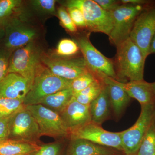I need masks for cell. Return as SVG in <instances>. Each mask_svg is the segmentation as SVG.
I'll use <instances>...</instances> for the list:
<instances>
[{
	"label": "cell",
	"instance_id": "cell-35",
	"mask_svg": "<svg viewBox=\"0 0 155 155\" xmlns=\"http://www.w3.org/2000/svg\"><path fill=\"white\" fill-rule=\"evenodd\" d=\"M150 1L148 0H122L121 1L122 4H131L133 5H146Z\"/></svg>",
	"mask_w": 155,
	"mask_h": 155
},
{
	"label": "cell",
	"instance_id": "cell-40",
	"mask_svg": "<svg viewBox=\"0 0 155 155\" xmlns=\"http://www.w3.org/2000/svg\"><path fill=\"white\" fill-rule=\"evenodd\" d=\"M0 1H1V0H0Z\"/></svg>",
	"mask_w": 155,
	"mask_h": 155
},
{
	"label": "cell",
	"instance_id": "cell-27",
	"mask_svg": "<svg viewBox=\"0 0 155 155\" xmlns=\"http://www.w3.org/2000/svg\"><path fill=\"white\" fill-rule=\"evenodd\" d=\"M61 25L70 33H77L78 28L69 16L67 9L64 6L59 7L57 11Z\"/></svg>",
	"mask_w": 155,
	"mask_h": 155
},
{
	"label": "cell",
	"instance_id": "cell-16",
	"mask_svg": "<svg viewBox=\"0 0 155 155\" xmlns=\"http://www.w3.org/2000/svg\"><path fill=\"white\" fill-rule=\"evenodd\" d=\"M107 88L111 107L117 116L123 113L131 98L126 91L117 84L116 80L102 73L97 74Z\"/></svg>",
	"mask_w": 155,
	"mask_h": 155
},
{
	"label": "cell",
	"instance_id": "cell-4",
	"mask_svg": "<svg viewBox=\"0 0 155 155\" xmlns=\"http://www.w3.org/2000/svg\"><path fill=\"white\" fill-rule=\"evenodd\" d=\"M42 52L35 42L13 51L8 73L19 74L33 83L38 66L41 63Z\"/></svg>",
	"mask_w": 155,
	"mask_h": 155
},
{
	"label": "cell",
	"instance_id": "cell-15",
	"mask_svg": "<svg viewBox=\"0 0 155 155\" xmlns=\"http://www.w3.org/2000/svg\"><path fill=\"white\" fill-rule=\"evenodd\" d=\"M32 84L19 74L8 73L0 83V97L24 101Z\"/></svg>",
	"mask_w": 155,
	"mask_h": 155
},
{
	"label": "cell",
	"instance_id": "cell-19",
	"mask_svg": "<svg viewBox=\"0 0 155 155\" xmlns=\"http://www.w3.org/2000/svg\"><path fill=\"white\" fill-rule=\"evenodd\" d=\"M111 105L107 88L105 84L101 93L90 104L91 122L101 125L110 114Z\"/></svg>",
	"mask_w": 155,
	"mask_h": 155
},
{
	"label": "cell",
	"instance_id": "cell-8",
	"mask_svg": "<svg viewBox=\"0 0 155 155\" xmlns=\"http://www.w3.org/2000/svg\"><path fill=\"white\" fill-rule=\"evenodd\" d=\"M91 32L79 35L75 41L79 47L89 69L95 74L102 73L117 80L113 60L104 55L91 43Z\"/></svg>",
	"mask_w": 155,
	"mask_h": 155
},
{
	"label": "cell",
	"instance_id": "cell-41",
	"mask_svg": "<svg viewBox=\"0 0 155 155\" xmlns=\"http://www.w3.org/2000/svg\"></svg>",
	"mask_w": 155,
	"mask_h": 155
},
{
	"label": "cell",
	"instance_id": "cell-33",
	"mask_svg": "<svg viewBox=\"0 0 155 155\" xmlns=\"http://www.w3.org/2000/svg\"><path fill=\"white\" fill-rule=\"evenodd\" d=\"M103 10L112 12L122 5L121 1L116 0H94Z\"/></svg>",
	"mask_w": 155,
	"mask_h": 155
},
{
	"label": "cell",
	"instance_id": "cell-13",
	"mask_svg": "<svg viewBox=\"0 0 155 155\" xmlns=\"http://www.w3.org/2000/svg\"><path fill=\"white\" fill-rule=\"evenodd\" d=\"M40 136L38 124L25 107L15 114L11 122L9 138L36 142Z\"/></svg>",
	"mask_w": 155,
	"mask_h": 155
},
{
	"label": "cell",
	"instance_id": "cell-10",
	"mask_svg": "<svg viewBox=\"0 0 155 155\" xmlns=\"http://www.w3.org/2000/svg\"><path fill=\"white\" fill-rule=\"evenodd\" d=\"M36 120L40 136L54 138L69 137V133L62 118L58 113L41 104L25 106Z\"/></svg>",
	"mask_w": 155,
	"mask_h": 155
},
{
	"label": "cell",
	"instance_id": "cell-6",
	"mask_svg": "<svg viewBox=\"0 0 155 155\" xmlns=\"http://www.w3.org/2000/svg\"><path fill=\"white\" fill-rule=\"evenodd\" d=\"M145 5L122 4L111 12L113 26L108 36L111 44L116 47L129 38L136 19Z\"/></svg>",
	"mask_w": 155,
	"mask_h": 155
},
{
	"label": "cell",
	"instance_id": "cell-2",
	"mask_svg": "<svg viewBox=\"0 0 155 155\" xmlns=\"http://www.w3.org/2000/svg\"><path fill=\"white\" fill-rule=\"evenodd\" d=\"M72 81L54 75L41 63L37 67L32 87L24 99V105L38 104L45 97L62 90L70 88Z\"/></svg>",
	"mask_w": 155,
	"mask_h": 155
},
{
	"label": "cell",
	"instance_id": "cell-9",
	"mask_svg": "<svg viewBox=\"0 0 155 155\" xmlns=\"http://www.w3.org/2000/svg\"><path fill=\"white\" fill-rule=\"evenodd\" d=\"M41 63L54 75L67 80H73L90 70L83 57L65 58L43 53Z\"/></svg>",
	"mask_w": 155,
	"mask_h": 155
},
{
	"label": "cell",
	"instance_id": "cell-3",
	"mask_svg": "<svg viewBox=\"0 0 155 155\" xmlns=\"http://www.w3.org/2000/svg\"><path fill=\"white\" fill-rule=\"evenodd\" d=\"M66 8H76L82 12L89 32H100L109 36L113 28L112 12L103 10L94 0H69Z\"/></svg>",
	"mask_w": 155,
	"mask_h": 155
},
{
	"label": "cell",
	"instance_id": "cell-30",
	"mask_svg": "<svg viewBox=\"0 0 155 155\" xmlns=\"http://www.w3.org/2000/svg\"><path fill=\"white\" fill-rule=\"evenodd\" d=\"M12 51L0 47V83L8 73L9 62Z\"/></svg>",
	"mask_w": 155,
	"mask_h": 155
},
{
	"label": "cell",
	"instance_id": "cell-17",
	"mask_svg": "<svg viewBox=\"0 0 155 155\" xmlns=\"http://www.w3.org/2000/svg\"><path fill=\"white\" fill-rule=\"evenodd\" d=\"M116 83L126 91L130 98L135 99L140 105L155 104V94L151 83L144 80Z\"/></svg>",
	"mask_w": 155,
	"mask_h": 155
},
{
	"label": "cell",
	"instance_id": "cell-28",
	"mask_svg": "<svg viewBox=\"0 0 155 155\" xmlns=\"http://www.w3.org/2000/svg\"><path fill=\"white\" fill-rule=\"evenodd\" d=\"M55 0H34L31 5L36 11L41 14L52 15L56 13Z\"/></svg>",
	"mask_w": 155,
	"mask_h": 155
},
{
	"label": "cell",
	"instance_id": "cell-5",
	"mask_svg": "<svg viewBox=\"0 0 155 155\" xmlns=\"http://www.w3.org/2000/svg\"><path fill=\"white\" fill-rule=\"evenodd\" d=\"M155 33V1H150L137 17L129 37L145 59L149 55L150 44Z\"/></svg>",
	"mask_w": 155,
	"mask_h": 155
},
{
	"label": "cell",
	"instance_id": "cell-1",
	"mask_svg": "<svg viewBox=\"0 0 155 155\" xmlns=\"http://www.w3.org/2000/svg\"><path fill=\"white\" fill-rule=\"evenodd\" d=\"M116 48L113 60L117 81L125 83L143 80L146 59L140 49L130 38Z\"/></svg>",
	"mask_w": 155,
	"mask_h": 155
},
{
	"label": "cell",
	"instance_id": "cell-18",
	"mask_svg": "<svg viewBox=\"0 0 155 155\" xmlns=\"http://www.w3.org/2000/svg\"><path fill=\"white\" fill-rule=\"evenodd\" d=\"M117 150L82 139L70 140L64 155H117Z\"/></svg>",
	"mask_w": 155,
	"mask_h": 155
},
{
	"label": "cell",
	"instance_id": "cell-26",
	"mask_svg": "<svg viewBox=\"0 0 155 155\" xmlns=\"http://www.w3.org/2000/svg\"><path fill=\"white\" fill-rule=\"evenodd\" d=\"M24 101L0 97V116H8L25 107Z\"/></svg>",
	"mask_w": 155,
	"mask_h": 155
},
{
	"label": "cell",
	"instance_id": "cell-31",
	"mask_svg": "<svg viewBox=\"0 0 155 155\" xmlns=\"http://www.w3.org/2000/svg\"><path fill=\"white\" fill-rule=\"evenodd\" d=\"M17 113L8 116H0V141L9 138L11 122Z\"/></svg>",
	"mask_w": 155,
	"mask_h": 155
},
{
	"label": "cell",
	"instance_id": "cell-11",
	"mask_svg": "<svg viewBox=\"0 0 155 155\" xmlns=\"http://www.w3.org/2000/svg\"><path fill=\"white\" fill-rule=\"evenodd\" d=\"M3 28L5 31L3 47L12 51L35 41L38 35L36 28L18 15L10 19Z\"/></svg>",
	"mask_w": 155,
	"mask_h": 155
},
{
	"label": "cell",
	"instance_id": "cell-12",
	"mask_svg": "<svg viewBox=\"0 0 155 155\" xmlns=\"http://www.w3.org/2000/svg\"><path fill=\"white\" fill-rule=\"evenodd\" d=\"M69 137L70 140H86L95 144L123 152L121 132L107 131L101 125L92 122L71 132Z\"/></svg>",
	"mask_w": 155,
	"mask_h": 155
},
{
	"label": "cell",
	"instance_id": "cell-39",
	"mask_svg": "<svg viewBox=\"0 0 155 155\" xmlns=\"http://www.w3.org/2000/svg\"><path fill=\"white\" fill-rule=\"evenodd\" d=\"M22 154V155H33L34 154Z\"/></svg>",
	"mask_w": 155,
	"mask_h": 155
},
{
	"label": "cell",
	"instance_id": "cell-25",
	"mask_svg": "<svg viewBox=\"0 0 155 155\" xmlns=\"http://www.w3.org/2000/svg\"><path fill=\"white\" fill-rule=\"evenodd\" d=\"M79 51V47L75 40L64 38L59 42L54 54L59 57L69 58L77 54Z\"/></svg>",
	"mask_w": 155,
	"mask_h": 155
},
{
	"label": "cell",
	"instance_id": "cell-24",
	"mask_svg": "<svg viewBox=\"0 0 155 155\" xmlns=\"http://www.w3.org/2000/svg\"><path fill=\"white\" fill-rule=\"evenodd\" d=\"M99 78L98 75L91 70L78 76L71 81L70 88L73 95L86 88Z\"/></svg>",
	"mask_w": 155,
	"mask_h": 155
},
{
	"label": "cell",
	"instance_id": "cell-14",
	"mask_svg": "<svg viewBox=\"0 0 155 155\" xmlns=\"http://www.w3.org/2000/svg\"><path fill=\"white\" fill-rule=\"evenodd\" d=\"M69 134L91 122L89 105L78 103L72 97L59 114Z\"/></svg>",
	"mask_w": 155,
	"mask_h": 155
},
{
	"label": "cell",
	"instance_id": "cell-38",
	"mask_svg": "<svg viewBox=\"0 0 155 155\" xmlns=\"http://www.w3.org/2000/svg\"><path fill=\"white\" fill-rule=\"evenodd\" d=\"M151 84L152 86L153 90L154 92V94H155V82L152 83Z\"/></svg>",
	"mask_w": 155,
	"mask_h": 155
},
{
	"label": "cell",
	"instance_id": "cell-36",
	"mask_svg": "<svg viewBox=\"0 0 155 155\" xmlns=\"http://www.w3.org/2000/svg\"><path fill=\"white\" fill-rule=\"evenodd\" d=\"M151 54H155V33L150 46L149 55Z\"/></svg>",
	"mask_w": 155,
	"mask_h": 155
},
{
	"label": "cell",
	"instance_id": "cell-20",
	"mask_svg": "<svg viewBox=\"0 0 155 155\" xmlns=\"http://www.w3.org/2000/svg\"><path fill=\"white\" fill-rule=\"evenodd\" d=\"M40 147L36 142L9 138L0 141V155L33 154Z\"/></svg>",
	"mask_w": 155,
	"mask_h": 155
},
{
	"label": "cell",
	"instance_id": "cell-22",
	"mask_svg": "<svg viewBox=\"0 0 155 155\" xmlns=\"http://www.w3.org/2000/svg\"><path fill=\"white\" fill-rule=\"evenodd\" d=\"M22 4L20 0L0 1V28H3L10 19L17 16Z\"/></svg>",
	"mask_w": 155,
	"mask_h": 155
},
{
	"label": "cell",
	"instance_id": "cell-23",
	"mask_svg": "<svg viewBox=\"0 0 155 155\" xmlns=\"http://www.w3.org/2000/svg\"><path fill=\"white\" fill-rule=\"evenodd\" d=\"M136 155H155V116Z\"/></svg>",
	"mask_w": 155,
	"mask_h": 155
},
{
	"label": "cell",
	"instance_id": "cell-29",
	"mask_svg": "<svg viewBox=\"0 0 155 155\" xmlns=\"http://www.w3.org/2000/svg\"><path fill=\"white\" fill-rule=\"evenodd\" d=\"M64 146L60 142L41 146L40 148L33 155H64Z\"/></svg>",
	"mask_w": 155,
	"mask_h": 155
},
{
	"label": "cell",
	"instance_id": "cell-21",
	"mask_svg": "<svg viewBox=\"0 0 155 155\" xmlns=\"http://www.w3.org/2000/svg\"><path fill=\"white\" fill-rule=\"evenodd\" d=\"M73 97L72 90L65 89L45 97L39 104L60 114Z\"/></svg>",
	"mask_w": 155,
	"mask_h": 155
},
{
	"label": "cell",
	"instance_id": "cell-7",
	"mask_svg": "<svg viewBox=\"0 0 155 155\" xmlns=\"http://www.w3.org/2000/svg\"><path fill=\"white\" fill-rule=\"evenodd\" d=\"M155 116V104L141 106L139 117L131 127L121 131L123 152L136 155L142 140Z\"/></svg>",
	"mask_w": 155,
	"mask_h": 155
},
{
	"label": "cell",
	"instance_id": "cell-32",
	"mask_svg": "<svg viewBox=\"0 0 155 155\" xmlns=\"http://www.w3.org/2000/svg\"><path fill=\"white\" fill-rule=\"evenodd\" d=\"M69 16L77 28H86V24L82 12L76 8H67Z\"/></svg>",
	"mask_w": 155,
	"mask_h": 155
},
{
	"label": "cell",
	"instance_id": "cell-34",
	"mask_svg": "<svg viewBox=\"0 0 155 155\" xmlns=\"http://www.w3.org/2000/svg\"><path fill=\"white\" fill-rule=\"evenodd\" d=\"M101 92L85 94H75L73 95V97L77 102L82 104L90 105L92 102L98 96Z\"/></svg>",
	"mask_w": 155,
	"mask_h": 155
},
{
	"label": "cell",
	"instance_id": "cell-37",
	"mask_svg": "<svg viewBox=\"0 0 155 155\" xmlns=\"http://www.w3.org/2000/svg\"><path fill=\"white\" fill-rule=\"evenodd\" d=\"M5 37V31L4 28H0V43L3 42Z\"/></svg>",
	"mask_w": 155,
	"mask_h": 155
}]
</instances>
